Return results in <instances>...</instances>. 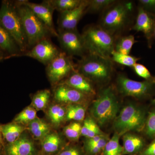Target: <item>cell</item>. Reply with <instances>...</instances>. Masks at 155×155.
Masks as SVG:
<instances>
[{
    "mask_svg": "<svg viewBox=\"0 0 155 155\" xmlns=\"http://www.w3.org/2000/svg\"><path fill=\"white\" fill-rule=\"evenodd\" d=\"M142 155H155V139L146 149Z\"/></svg>",
    "mask_w": 155,
    "mask_h": 155,
    "instance_id": "obj_40",
    "label": "cell"
},
{
    "mask_svg": "<svg viewBox=\"0 0 155 155\" xmlns=\"http://www.w3.org/2000/svg\"><path fill=\"white\" fill-rule=\"evenodd\" d=\"M144 141L140 137L127 133L123 137V155L133 154L138 153L143 147Z\"/></svg>",
    "mask_w": 155,
    "mask_h": 155,
    "instance_id": "obj_19",
    "label": "cell"
},
{
    "mask_svg": "<svg viewBox=\"0 0 155 155\" xmlns=\"http://www.w3.org/2000/svg\"><path fill=\"white\" fill-rule=\"evenodd\" d=\"M146 133L149 137L155 136V111L150 112L146 121Z\"/></svg>",
    "mask_w": 155,
    "mask_h": 155,
    "instance_id": "obj_35",
    "label": "cell"
},
{
    "mask_svg": "<svg viewBox=\"0 0 155 155\" xmlns=\"http://www.w3.org/2000/svg\"><path fill=\"white\" fill-rule=\"evenodd\" d=\"M0 155H2V154H1V153H0Z\"/></svg>",
    "mask_w": 155,
    "mask_h": 155,
    "instance_id": "obj_45",
    "label": "cell"
},
{
    "mask_svg": "<svg viewBox=\"0 0 155 155\" xmlns=\"http://www.w3.org/2000/svg\"><path fill=\"white\" fill-rule=\"evenodd\" d=\"M67 109L62 105L56 104L51 106L48 111V116L54 127H58L66 120Z\"/></svg>",
    "mask_w": 155,
    "mask_h": 155,
    "instance_id": "obj_24",
    "label": "cell"
},
{
    "mask_svg": "<svg viewBox=\"0 0 155 155\" xmlns=\"http://www.w3.org/2000/svg\"><path fill=\"white\" fill-rule=\"evenodd\" d=\"M138 2L139 6L155 15V0H139Z\"/></svg>",
    "mask_w": 155,
    "mask_h": 155,
    "instance_id": "obj_37",
    "label": "cell"
},
{
    "mask_svg": "<svg viewBox=\"0 0 155 155\" xmlns=\"http://www.w3.org/2000/svg\"><path fill=\"white\" fill-rule=\"evenodd\" d=\"M87 54L111 58L116 38L98 24L87 26L81 34Z\"/></svg>",
    "mask_w": 155,
    "mask_h": 155,
    "instance_id": "obj_3",
    "label": "cell"
},
{
    "mask_svg": "<svg viewBox=\"0 0 155 155\" xmlns=\"http://www.w3.org/2000/svg\"><path fill=\"white\" fill-rule=\"evenodd\" d=\"M82 0H47L50 6L58 12H65L73 10L78 7Z\"/></svg>",
    "mask_w": 155,
    "mask_h": 155,
    "instance_id": "obj_28",
    "label": "cell"
},
{
    "mask_svg": "<svg viewBox=\"0 0 155 155\" xmlns=\"http://www.w3.org/2000/svg\"><path fill=\"white\" fill-rule=\"evenodd\" d=\"M155 26V15L147 12L138 6L137 14L132 29L144 34L149 48H151L153 42Z\"/></svg>",
    "mask_w": 155,
    "mask_h": 155,
    "instance_id": "obj_12",
    "label": "cell"
},
{
    "mask_svg": "<svg viewBox=\"0 0 155 155\" xmlns=\"http://www.w3.org/2000/svg\"><path fill=\"white\" fill-rule=\"evenodd\" d=\"M153 104H155V98L153 100Z\"/></svg>",
    "mask_w": 155,
    "mask_h": 155,
    "instance_id": "obj_43",
    "label": "cell"
},
{
    "mask_svg": "<svg viewBox=\"0 0 155 155\" xmlns=\"http://www.w3.org/2000/svg\"><path fill=\"white\" fill-rule=\"evenodd\" d=\"M154 40H155V26L154 29Z\"/></svg>",
    "mask_w": 155,
    "mask_h": 155,
    "instance_id": "obj_44",
    "label": "cell"
},
{
    "mask_svg": "<svg viewBox=\"0 0 155 155\" xmlns=\"http://www.w3.org/2000/svg\"><path fill=\"white\" fill-rule=\"evenodd\" d=\"M111 59L113 62L123 66L132 67L140 58L130 55L120 54L114 50L111 54Z\"/></svg>",
    "mask_w": 155,
    "mask_h": 155,
    "instance_id": "obj_31",
    "label": "cell"
},
{
    "mask_svg": "<svg viewBox=\"0 0 155 155\" xmlns=\"http://www.w3.org/2000/svg\"><path fill=\"white\" fill-rule=\"evenodd\" d=\"M57 155H81L79 150L76 147L67 148L59 152Z\"/></svg>",
    "mask_w": 155,
    "mask_h": 155,
    "instance_id": "obj_38",
    "label": "cell"
},
{
    "mask_svg": "<svg viewBox=\"0 0 155 155\" xmlns=\"http://www.w3.org/2000/svg\"><path fill=\"white\" fill-rule=\"evenodd\" d=\"M0 22L14 39L23 54L26 52L28 50L27 40L14 1L4 0L2 2Z\"/></svg>",
    "mask_w": 155,
    "mask_h": 155,
    "instance_id": "obj_5",
    "label": "cell"
},
{
    "mask_svg": "<svg viewBox=\"0 0 155 155\" xmlns=\"http://www.w3.org/2000/svg\"><path fill=\"white\" fill-rule=\"evenodd\" d=\"M0 143L1 144H2L3 143L2 134V132H1V126H0Z\"/></svg>",
    "mask_w": 155,
    "mask_h": 155,
    "instance_id": "obj_42",
    "label": "cell"
},
{
    "mask_svg": "<svg viewBox=\"0 0 155 155\" xmlns=\"http://www.w3.org/2000/svg\"><path fill=\"white\" fill-rule=\"evenodd\" d=\"M88 1L89 0H82L80 5L75 8L60 13L58 19V29L73 30L76 29L80 19L86 13Z\"/></svg>",
    "mask_w": 155,
    "mask_h": 155,
    "instance_id": "obj_13",
    "label": "cell"
},
{
    "mask_svg": "<svg viewBox=\"0 0 155 155\" xmlns=\"http://www.w3.org/2000/svg\"><path fill=\"white\" fill-rule=\"evenodd\" d=\"M61 51L51 41L50 38H48L39 42L24 53L22 56L35 59L46 66Z\"/></svg>",
    "mask_w": 155,
    "mask_h": 155,
    "instance_id": "obj_11",
    "label": "cell"
},
{
    "mask_svg": "<svg viewBox=\"0 0 155 155\" xmlns=\"http://www.w3.org/2000/svg\"><path fill=\"white\" fill-rule=\"evenodd\" d=\"M81 125L78 122H74L64 127V131L66 137L72 140H77L81 135Z\"/></svg>",
    "mask_w": 155,
    "mask_h": 155,
    "instance_id": "obj_33",
    "label": "cell"
},
{
    "mask_svg": "<svg viewBox=\"0 0 155 155\" xmlns=\"http://www.w3.org/2000/svg\"><path fill=\"white\" fill-rule=\"evenodd\" d=\"M0 48L7 56L8 59L22 57L23 54L10 33L0 22Z\"/></svg>",
    "mask_w": 155,
    "mask_h": 155,
    "instance_id": "obj_18",
    "label": "cell"
},
{
    "mask_svg": "<svg viewBox=\"0 0 155 155\" xmlns=\"http://www.w3.org/2000/svg\"><path fill=\"white\" fill-rule=\"evenodd\" d=\"M116 82V87L121 94L138 99L149 96L152 93L155 84V80L136 81L122 74L118 75Z\"/></svg>",
    "mask_w": 155,
    "mask_h": 155,
    "instance_id": "obj_9",
    "label": "cell"
},
{
    "mask_svg": "<svg viewBox=\"0 0 155 155\" xmlns=\"http://www.w3.org/2000/svg\"><path fill=\"white\" fill-rule=\"evenodd\" d=\"M116 1V0H89L86 13L102 12Z\"/></svg>",
    "mask_w": 155,
    "mask_h": 155,
    "instance_id": "obj_32",
    "label": "cell"
},
{
    "mask_svg": "<svg viewBox=\"0 0 155 155\" xmlns=\"http://www.w3.org/2000/svg\"><path fill=\"white\" fill-rule=\"evenodd\" d=\"M28 129L34 138L41 141L51 132L49 125L45 121L37 117L28 125Z\"/></svg>",
    "mask_w": 155,
    "mask_h": 155,
    "instance_id": "obj_20",
    "label": "cell"
},
{
    "mask_svg": "<svg viewBox=\"0 0 155 155\" xmlns=\"http://www.w3.org/2000/svg\"><path fill=\"white\" fill-rule=\"evenodd\" d=\"M119 105L116 93L111 87L102 90L93 103L91 113L98 124L107 125L117 117Z\"/></svg>",
    "mask_w": 155,
    "mask_h": 155,
    "instance_id": "obj_6",
    "label": "cell"
},
{
    "mask_svg": "<svg viewBox=\"0 0 155 155\" xmlns=\"http://www.w3.org/2000/svg\"><path fill=\"white\" fill-rule=\"evenodd\" d=\"M62 144V140L59 134L50 132L41 141L42 149L45 153H54L60 150Z\"/></svg>",
    "mask_w": 155,
    "mask_h": 155,
    "instance_id": "obj_22",
    "label": "cell"
},
{
    "mask_svg": "<svg viewBox=\"0 0 155 155\" xmlns=\"http://www.w3.org/2000/svg\"><path fill=\"white\" fill-rule=\"evenodd\" d=\"M26 128L23 125L11 123L1 126V132L4 138L9 143H13L21 136Z\"/></svg>",
    "mask_w": 155,
    "mask_h": 155,
    "instance_id": "obj_21",
    "label": "cell"
},
{
    "mask_svg": "<svg viewBox=\"0 0 155 155\" xmlns=\"http://www.w3.org/2000/svg\"><path fill=\"white\" fill-rule=\"evenodd\" d=\"M37 110L32 106H28L21 111L14 119V122L23 125H28L36 118Z\"/></svg>",
    "mask_w": 155,
    "mask_h": 155,
    "instance_id": "obj_30",
    "label": "cell"
},
{
    "mask_svg": "<svg viewBox=\"0 0 155 155\" xmlns=\"http://www.w3.org/2000/svg\"><path fill=\"white\" fill-rule=\"evenodd\" d=\"M109 140L108 137L105 135L96 144L86 148L87 150L91 154H97L103 150Z\"/></svg>",
    "mask_w": 155,
    "mask_h": 155,
    "instance_id": "obj_36",
    "label": "cell"
},
{
    "mask_svg": "<svg viewBox=\"0 0 155 155\" xmlns=\"http://www.w3.org/2000/svg\"><path fill=\"white\" fill-rule=\"evenodd\" d=\"M8 155H35L36 149L33 141L22 134L17 140L7 147Z\"/></svg>",
    "mask_w": 155,
    "mask_h": 155,
    "instance_id": "obj_17",
    "label": "cell"
},
{
    "mask_svg": "<svg viewBox=\"0 0 155 155\" xmlns=\"http://www.w3.org/2000/svg\"><path fill=\"white\" fill-rule=\"evenodd\" d=\"M135 73L140 77L147 81H154L155 78L152 76L149 70L142 64L136 63L132 67Z\"/></svg>",
    "mask_w": 155,
    "mask_h": 155,
    "instance_id": "obj_34",
    "label": "cell"
},
{
    "mask_svg": "<svg viewBox=\"0 0 155 155\" xmlns=\"http://www.w3.org/2000/svg\"><path fill=\"white\" fill-rule=\"evenodd\" d=\"M105 136V135L104 134H103L101 135L96 136L94 137H91V138H87V140H86V143H85L86 148L93 146L96 144Z\"/></svg>",
    "mask_w": 155,
    "mask_h": 155,
    "instance_id": "obj_39",
    "label": "cell"
},
{
    "mask_svg": "<svg viewBox=\"0 0 155 155\" xmlns=\"http://www.w3.org/2000/svg\"><path fill=\"white\" fill-rule=\"evenodd\" d=\"M58 38L63 51L68 55L82 57L87 54L83 36L77 28L73 30L58 29Z\"/></svg>",
    "mask_w": 155,
    "mask_h": 155,
    "instance_id": "obj_10",
    "label": "cell"
},
{
    "mask_svg": "<svg viewBox=\"0 0 155 155\" xmlns=\"http://www.w3.org/2000/svg\"><path fill=\"white\" fill-rule=\"evenodd\" d=\"M7 59H8L7 56L6 55L5 53L0 48V62H2V61L7 60Z\"/></svg>",
    "mask_w": 155,
    "mask_h": 155,
    "instance_id": "obj_41",
    "label": "cell"
},
{
    "mask_svg": "<svg viewBox=\"0 0 155 155\" xmlns=\"http://www.w3.org/2000/svg\"><path fill=\"white\" fill-rule=\"evenodd\" d=\"M134 6L131 1H116L102 12L98 25L115 37L132 29Z\"/></svg>",
    "mask_w": 155,
    "mask_h": 155,
    "instance_id": "obj_1",
    "label": "cell"
},
{
    "mask_svg": "<svg viewBox=\"0 0 155 155\" xmlns=\"http://www.w3.org/2000/svg\"><path fill=\"white\" fill-rule=\"evenodd\" d=\"M1 143H0V145H1Z\"/></svg>",
    "mask_w": 155,
    "mask_h": 155,
    "instance_id": "obj_46",
    "label": "cell"
},
{
    "mask_svg": "<svg viewBox=\"0 0 155 155\" xmlns=\"http://www.w3.org/2000/svg\"><path fill=\"white\" fill-rule=\"evenodd\" d=\"M137 41L133 35H121L116 38L114 51L123 54L129 55L133 46Z\"/></svg>",
    "mask_w": 155,
    "mask_h": 155,
    "instance_id": "obj_23",
    "label": "cell"
},
{
    "mask_svg": "<svg viewBox=\"0 0 155 155\" xmlns=\"http://www.w3.org/2000/svg\"><path fill=\"white\" fill-rule=\"evenodd\" d=\"M120 136H121L116 132L114 134L104 147L102 155H123V147L119 143Z\"/></svg>",
    "mask_w": 155,
    "mask_h": 155,
    "instance_id": "obj_27",
    "label": "cell"
},
{
    "mask_svg": "<svg viewBox=\"0 0 155 155\" xmlns=\"http://www.w3.org/2000/svg\"><path fill=\"white\" fill-rule=\"evenodd\" d=\"M76 67L72 57L61 51L59 55L46 66V72L50 82L56 86L76 70Z\"/></svg>",
    "mask_w": 155,
    "mask_h": 155,
    "instance_id": "obj_8",
    "label": "cell"
},
{
    "mask_svg": "<svg viewBox=\"0 0 155 155\" xmlns=\"http://www.w3.org/2000/svg\"><path fill=\"white\" fill-rule=\"evenodd\" d=\"M146 121L144 111L134 104H128L115 119L114 129L120 136L130 131H139L144 128Z\"/></svg>",
    "mask_w": 155,
    "mask_h": 155,
    "instance_id": "obj_7",
    "label": "cell"
},
{
    "mask_svg": "<svg viewBox=\"0 0 155 155\" xmlns=\"http://www.w3.org/2000/svg\"><path fill=\"white\" fill-rule=\"evenodd\" d=\"M24 3L44 23L51 36L58 37V31L56 30L53 22V14L54 10L50 6L47 0L43 1L41 4H36L24 0Z\"/></svg>",
    "mask_w": 155,
    "mask_h": 155,
    "instance_id": "obj_14",
    "label": "cell"
},
{
    "mask_svg": "<svg viewBox=\"0 0 155 155\" xmlns=\"http://www.w3.org/2000/svg\"><path fill=\"white\" fill-rule=\"evenodd\" d=\"M88 96L62 83L56 85L54 90V99L61 104H81L86 101Z\"/></svg>",
    "mask_w": 155,
    "mask_h": 155,
    "instance_id": "obj_15",
    "label": "cell"
},
{
    "mask_svg": "<svg viewBox=\"0 0 155 155\" xmlns=\"http://www.w3.org/2000/svg\"><path fill=\"white\" fill-rule=\"evenodd\" d=\"M60 83L66 84L87 95H92L95 94L91 81L76 69Z\"/></svg>",
    "mask_w": 155,
    "mask_h": 155,
    "instance_id": "obj_16",
    "label": "cell"
},
{
    "mask_svg": "<svg viewBox=\"0 0 155 155\" xmlns=\"http://www.w3.org/2000/svg\"><path fill=\"white\" fill-rule=\"evenodd\" d=\"M21 18L28 50L45 39L50 38L51 35L44 23L24 3V0L14 1Z\"/></svg>",
    "mask_w": 155,
    "mask_h": 155,
    "instance_id": "obj_4",
    "label": "cell"
},
{
    "mask_svg": "<svg viewBox=\"0 0 155 155\" xmlns=\"http://www.w3.org/2000/svg\"><path fill=\"white\" fill-rule=\"evenodd\" d=\"M104 134L94 119L88 117L84 121L81 127V136L90 138L97 135Z\"/></svg>",
    "mask_w": 155,
    "mask_h": 155,
    "instance_id": "obj_26",
    "label": "cell"
},
{
    "mask_svg": "<svg viewBox=\"0 0 155 155\" xmlns=\"http://www.w3.org/2000/svg\"><path fill=\"white\" fill-rule=\"evenodd\" d=\"M66 120L81 122L85 118V110L81 104H70L66 108Z\"/></svg>",
    "mask_w": 155,
    "mask_h": 155,
    "instance_id": "obj_29",
    "label": "cell"
},
{
    "mask_svg": "<svg viewBox=\"0 0 155 155\" xmlns=\"http://www.w3.org/2000/svg\"><path fill=\"white\" fill-rule=\"evenodd\" d=\"M51 93L49 90L40 91L34 95L31 106L37 111L45 110L49 102Z\"/></svg>",
    "mask_w": 155,
    "mask_h": 155,
    "instance_id": "obj_25",
    "label": "cell"
},
{
    "mask_svg": "<svg viewBox=\"0 0 155 155\" xmlns=\"http://www.w3.org/2000/svg\"><path fill=\"white\" fill-rule=\"evenodd\" d=\"M76 70L91 81L103 83L108 81L114 72L111 58L87 54L76 64Z\"/></svg>",
    "mask_w": 155,
    "mask_h": 155,
    "instance_id": "obj_2",
    "label": "cell"
}]
</instances>
